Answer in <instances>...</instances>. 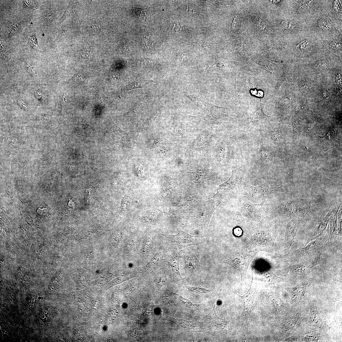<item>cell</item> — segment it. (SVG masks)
I'll return each instance as SVG.
<instances>
[{"instance_id":"obj_1","label":"cell","mask_w":342,"mask_h":342,"mask_svg":"<svg viewBox=\"0 0 342 342\" xmlns=\"http://www.w3.org/2000/svg\"><path fill=\"white\" fill-rule=\"evenodd\" d=\"M257 253L256 251L241 252L229 255L224 261L238 269L241 273L242 282L246 278L247 271Z\"/></svg>"},{"instance_id":"obj_2","label":"cell","mask_w":342,"mask_h":342,"mask_svg":"<svg viewBox=\"0 0 342 342\" xmlns=\"http://www.w3.org/2000/svg\"><path fill=\"white\" fill-rule=\"evenodd\" d=\"M179 233L175 235L162 234L172 243L180 248H186L192 245H199L200 243V238L198 237L193 236L179 230Z\"/></svg>"},{"instance_id":"obj_3","label":"cell","mask_w":342,"mask_h":342,"mask_svg":"<svg viewBox=\"0 0 342 342\" xmlns=\"http://www.w3.org/2000/svg\"><path fill=\"white\" fill-rule=\"evenodd\" d=\"M274 188L272 185L267 184L256 187L249 186L247 188L246 192L248 196L251 198H264L274 190Z\"/></svg>"},{"instance_id":"obj_4","label":"cell","mask_w":342,"mask_h":342,"mask_svg":"<svg viewBox=\"0 0 342 342\" xmlns=\"http://www.w3.org/2000/svg\"><path fill=\"white\" fill-rule=\"evenodd\" d=\"M170 320L175 323L179 326L185 330V331L190 332H196L200 331L203 330L204 328L200 323L194 321H189L184 320L173 318L169 317Z\"/></svg>"},{"instance_id":"obj_5","label":"cell","mask_w":342,"mask_h":342,"mask_svg":"<svg viewBox=\"0 0 342 342\" xmlns=\"http://www.w3.org/2000/svg\"><path fill=\"white\" fill-rule=\"evenodd\" d=\"M242 207L251 217L254 220H259L261 217L263 212V206L260 204H254L247 200L242 201Z\"/></svg>"},{"instance_id":"obj_6","label":"cell","mask_w":342,"mask_h":342,"mask_svg":"<svg viewBox=\"0 0 342 342\" xmlns=\"http://www.w3.org/2000/svg\"><path fill=\"white\" fill-rule=\"evenodd\" d=\"M242 299L244 304V310L242 314L249 315L251 313L253 306L254 300L255 296V292L253 287L252 284L249 290L243 296L236 294Z\"/></svg>"},{"instance_id":"obj_7","label":"cell","mask_w":342,"mask_h":342,"mask_svg":"<svg viewBox=\"0 0 342 342\" xmlns=\"http://www.w3.org/2000/svg\"><path fill=\"white\" fill-rule=\"evenodd\" d=\"M309 321L311 324L319 327H323L324 322L316 304L313 303L310 305Z\"/></svg>"},{"instance_id":"obj_8","label":"cell","mask_w":342,"mask_h":342,"mask_svg":"<svg viewBox=\"0 0 342 342\" xmlns=\"http://www.w3.org/2000/svg\"><path fill=\"white\" fill-rule=\"evenodd\" d=\"M263 141L262 136L259 150V160L262 167L267 168L269 165V154L267 148L263 144Z\"/></svg>"},{"instance_id":"obj_9","label":"cell","mask_w":342,"mask_h":342,"mask_svg":"<svg viewBox=\"0 0 342 342\" xmlns=\"http://www.w3.org/2000/svg\"><path fill=\"white\" fill-rule=\"evenodd\" d=\"M242 178L239 173L237 171H234L229 180L223 184L221 188L233 189L238 186L239 187Z\"/></svg>"},{"instance_id":"obj_10","label":"cell","mask_w":342,"mask_h":342,"mask_svg":"<svg viewBox=\"0 0 342 342\" xmlns=\"http://www.w3.org/2000/svg\"><path fill=\"white\" fill-rule=\"evenodd\" d=\"M215 307L216 304L213 309L210 311L208 314H204V318L206 322L214 325L221 324L225 322L223 319L219 317L217 314L215 310Z\"/></svg>"},{"instance_id":"obj_11","label":"cell","mask_w":342,"mask_h":342,"mask_svg":"<svg viewBox=\"0 0 342 342\" xmlns=\"http://www.w3.org/2000/svg\"><path fill=\"white\" fill-rule=\"evenodd\" d=\"M306 290L305 284H302L290 288V292L293 301L301 299L304 295Z\"/></svg>"},{"instance_id":"obj_12","label":"cell","mask_w":342,"mask_h":342,"mask_svg":"<svg viewBox=\"0 0 342 342\" xmlns=\"http://www.w3.org/2000/svg\"><path fill=\"white\" fill-rule=\"evenodd\" d=\"M264 105L261 104L259 109L251 116L253 120L257 123H260L267 120L269 117L266 115L264 111Z\"/></svg>"},{"instance_id":"obj_13","label":"cell","mask_w":342,"mask_h":342,"mask_svg":"<svg viewBox=\"0 0 342 342\" xmlns=\"http://www.w3.org/2000/svg\"><path fill=\"white\" fill-rule=\"evenodd\" d=\"M169 264L172 268L174 278L179 279H182L179 272V261L178 258L177 257L172 258L170 261Z\"/></svg>"},{"instance_id":"obj_14","label":"cell","mask_w":342,"mask_h":342,"mask_svg":"<svg viewBox=\"0 0 342 342\" xmlns=\"http://www.w3.org/2000/svg\"><path fill=\"white\" fill-rule=\"evenodd\" d=\"M298 314H293L287 319L285 324V328L288 329H293L295 327L298 320Z\"/></svg>"},{"instance_id":"obj_15","label":"cell","mask_w":342,"mask_h":342,"mask_svg":"<svg viewBox=\"0 0 342 342\" xmlns=\"http://www.w3.org/2000/svg\"><path fill=\"white\" fill-rule=\"evenodd\" d=\"M161 258V254L159 253H156L145 267V268L149 270L157 265Z\"/></svg>"},{"instance_id":"obj_16","label":"cell","mask_w":342,"mask_h":342,"mask_svg":"<svg viewBox=\"0 0 342 342\" xmlns=\"http://www.w3.org/2000/svg\"><path fill=\"white\" fill-rule=\"evenodd\" d=\"M187 288L192 292L196 294H206L211 293L212 290H207L203 288L196 286L187 287Z\"/></svg>"},{"instance_id":"obj_17","label":"cell","mask_w":342,"mask_h":342,"mask_svg":"<svg viewBox=\"0 0 342 342\" xmlns=\"http://www.w3.org/2000/svg\"><path fill=\"white\" fill-rule=\"evenodd\" d=\"M177 296H178L180 301L184 304L190 308H197L199 306L200 304H195L192 303L190 301L187 300V299L181 297V296L176 294H175Z\"/></svg>"},{"instance_id":"obj_18","label":"cell","mask_w":342,"mask_h":342,"mask_svg":"<svg viewBox=\"0 0 342 342\" xmlns=\"http://www.w3.org/2000/svg\"><path fill=\"white\" fill-rule=\"evenodd\" d=\"M152 242L151 239L149 237L145 238L144 241L142 248L141 250L142 252L143 253H147L148 250V248Z\"/></svg>"},{"instance_id":"obj_19","label":"cell","mask_w":342,"mask_h":342,"mask_svg":"<svg viewBox=\"0 0 342 342\" xmlns=\"http://www.w3.org/2000/svg\"><path fill=\"white\" fill-rule=\"evenodd\" d=\"M319 24L321 28L326 29V30L330 29L332 26L331 23L326 19H323L320 20Z\"/></svg>"},{"instance_id":"obj_20","label":"cell","mask_w":342,"mask_h":342,"mask_svg":"<svg viewBox=\"0 0 342 342\" xmlns=\"http://www.w3.org/2000/svg\"><path fill=\"white\" fill-rule=\"evenodd\" d=\"M29 41L30 44V45H31L33 47H34V48L38 49H40L38 45L37 39H36L35 37L31 36L29 39Z\"/></svg>"},{"instance_id":"obj_21","label":"cell","mask_w":342,"mask_h":342,"mask_svg":"<svg viewBox=\"0 0 342 342\" xmlns=\"http://www.w3.org/2000/svg\"><path fill=\"white\" fill-rule=\"evenodd\" d=\"M305 338L309 340L315 341L319 339V335L313 334H306Z\"/></svg>"},{"instance_id":"obj_22","label":"cell","mask_w":342,"mask_h":342,"mask_svg":"<svg viewBox=\"0 0 342 342\" xmlns=\"http://www.w3.org/2000/svg\"><path fill=\"white\" fill-rule=\"evenodd\" d=\"M37 212L40 215H45L47 214L49 211V208L47 207L41 208L39 207L37 210Z\"/></svg>"},{"instance_id":"obj_23","label":"cell","mask_w":342,"mask_h":342,"mask_svg":"<svg viewBox=\"0 0 342 342\" xmlns=\"http://www.w3.org/2000/svg\"><path fill=\"white\" fill-rule=\"evenodd\" d=\"M54 15L52 13H48L45 16V20L47 21H50L53 19Z\"/></svg>"},{"instance_id":"obj_24","label":"cell","mask_w":342,"mask_h":342,"mask_svg":"<svg viewBox=\"0 0 342 342\" xmlns=\"http://www.w3.org/2000/svg\"><path fill=\"white\" fill-rule=\"evenodd\" d=\"M140 86L141 85L138 83H134L133 84H131L130 85V87H129V88H130L131 89H134L135 88H137L140 87Z\"/></svg>"},{"instance_id":"obj_25","label":"cell","mask_w":342,"mask_h":342,"mask_svg":"<svg viewBox=\"0 0 342 342\" xmlns=\"http://www.w3.org/2000/svg\"><path fill=\"white\" fill-rule=\"evenodd\" d=\"M308 43L307 41L303 42L299 44L297 47L301 48H305Z\"/></svg>"},{"instance_id":"obj_26","label":"cell","mask_w":342,"mask_h":342,"mask_svg":"<svg viewBox=\"0 0 342 342\" xmlns=\"http://www.w3.org/2000/svg\"><path fill=\"white\" fill-rule=\"evenodd\" d=\"M68 206L71 208L75 209L76 207L75 204L71 199H70L68 203Z\"/></svg>"},{"instance_id":"obj_27","label":"cell","mask_w":342,"mask_h":342,"mask_svg":"<svg viewBox=\"0 0 342 342\" xmlns=\"http://www.w3.org/2000/svg\"><path fill=\"white\" fill-rule=\"evenodd\" d=\"M339 46L338 43L335 42H333L330 44V47L332 48L335 49L338 48Z\"/></svg>"},{"instance_id":"obj_28","label":"cell","mask_w":342,"mask_h":342,"mask_svg":"<svg viewBox=\"0 0 342 342\" xmlns=\"http://www.w3.org/2000/svg\"><path fill=\"white\" fill-rule=\"evenodd\" d=\"M329 275L330 277L333 279L334 281L337 284L339 285H341L342 282L339 280L335 278L334 277L332 276L329 273Z\"/></svg>"},{"instance_id":"obj_29","label":"cell","mask_w":342,"mask_h":342,"mask_svg":"<svg viewBox=\"0 0 342 342\" xmlns=\"http://www.w3.org/2000/svg\"><path fill=\"white\" fill-rule=\"evenodd\" d=\"M91 53L89 52H87L86 53H84V54H83L82 56L85 57H87L90 58L91 56Z\"/></svg>"},{"instance_id":"obj_30","label":"cell","mask_w":342,"mask_h":342,"mask_svg":"<svg viewBox=\"0 0 342 342\" xmlns=\"http://www.w3.org/2000/svg\"><path fill=\"white\" fill-rule=\"evenodd\" d=\"M25 64H26V66H28V67H29V68H30V69H31L32 70H33V67H31V66H30V65H29V64H28V63H26V62H25Z\"/></svg>"}]
</instances>
